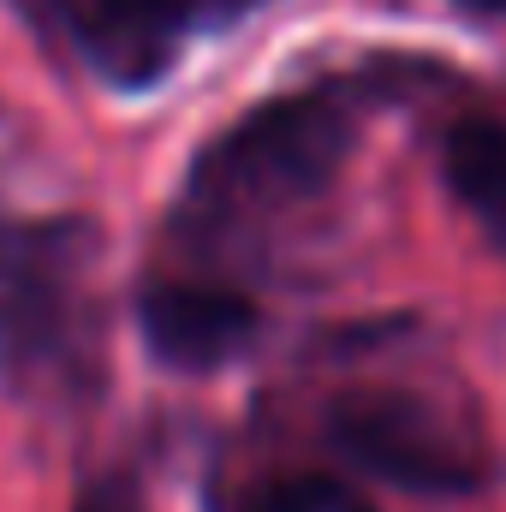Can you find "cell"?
Masks as SVG:
<instances>
[{
    "instance_id": "obj_1",
    "label": "cell",
    "mask_w": 506,
    "mask_h": 512,
    "mask_svg": "<svg viewBox=\"0 0 506 512\" xmlns=\"http://www.w3.org/2000/svg\"><path fill=\"white\" fill-rule=\"evenodd\" d=\"M102 233L84 215L0 221V382L12 393H84L96 382Z\"/></svg>"
},
{
    "instance_id": "obj_2",
    "label": "cell",
    "mask_w": 506,
    "mask_h": 512,
    "mask_svg": "<svg viewBox=\"0 0 506 512\" xmlns=\"http://www.w3.org/2000/svg\"><path fill=\"white\" fill-rule=\"evenodd\" d=\"M358 143V114L334 90L274 96L233 131H221L179 197L191 227H256L322 197Z\"/></svg>"
},
{
    "instance_id": "obj_3",
    "label": "cell",
    "mask_w": 506,
    "mask_h": 512,
    "mask_svg": "<svg viewBox=\"0 0 506 512\" xmlns=\"http://www.w3.org/2000/svg\"><path fill=\"white\" fill-rule=\"evenodd\" d=\"M340 459L411 495H477L489 483V447L477 423L417 387H364L328 411Z\"/></svg>"
},
{
    "instance_id": "obj_4",
    "label": "cell",
    "mask_w": 506,
    "mask_h": 512,
    "mask_svg": "<svg viewBox=\"0 0 506 512\" xmlns=\"http://www.w3.org/2000/svg\"><path fill=\"white\" fill-rule=\"evenodd\" d=\"M137 328L167 370H221L256 340L262 316L239 286L155 280L137 292Z\"/></svg>"
},
{
    "instance_id": "obj_5",
    "label": "cell",
    "mask_w": 506,
    "mask_h": 512,
    "mask_svg": "<svg viewBox=\"0 0 506 512\" xmlns=\"http://www.w3.org/2000/svg\"><path fill=\"white\" fill-rule=\"evenodd\" d=\"M48 6L78 42V54L114 84L161 78L197 18V0H48Z\"/></svg>"
},
{
    "instance_id": "obj_6",
    "label": "cell",
    "mask_w": 506,
    "mask_h": 512,
    "mask_svg": "<svg viewBox=\"0 0 506 512\" xmlns=\"http://www.w3.org/2000/svg\"><path fill=\"white\" fill-rule=\"evenodd\" d=\"M447 185L471 209V221L506 251V126L501 120H459L447 131Z\"/></svg>"
},
{
    "instance_id": "obj_7",
    "label": "cell",
    "mask_w": 506,
    "mask_h": 512,
    "mask_svg": "<svg viewBox=\"0 0 506 512\" xmlns=\"http://www.w3.org/2000/svg\"><path fill=\"white\" fill-rule=\"evenodd\" d=\"M233 512H376L352 483L322 477V471H286V477H262L239 495Z\"/></svg>"
},
{
    "instance_id": "obj_8",
    "label": "cell",
    "mask_w": 506,
    "mask_h": 512,
    "mask_svg": "<svg viewBox=\"0 0 506 512\" xmlns=\"http://www.w3.org/2000/svg\"><path fill=\"white\" fill-rule=\"evenodd\" d=\"M78 512H149V507H143V489H137L131 477L108 471V477L84 483V495H78Z\"/></svg>"
},
{
    "instance_id": "obj_9",
    "label": "cell",
    "mask_w": 506,
    "mask_h": 512,
    "mask_svg": "<svg viewBox=\"0 0 506 512\" xmlns=\"http://www.w3.org/2000/svg\"><path fill=\"white\" fill-rule=\"evenodd\" d=\"M465 6H477V12H506V0H465Z\"/></svg>"
}]
</instances>
